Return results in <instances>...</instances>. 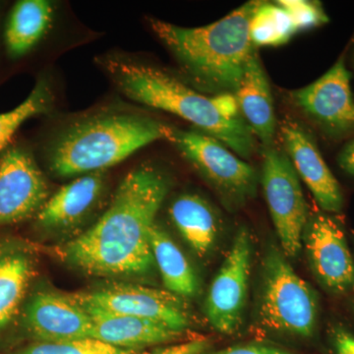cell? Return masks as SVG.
Instances as JSON below:
<instances>
[{
    "label": "cell",
    "mask_w": 354,
    "mask_h": 354,
    "mask_svg": "<svg viewBox=\"0 0 354 354\" xmlns=\"http://www.w3.org/2000/svg\"><path fill=\"white\" fill-rule=\"evenodd\" d=\"M106 185L104 171L76 177L48 198L37 215V225L55 234L76 227L101 201Z\"/></svg>",
    "instance_id": "15"
},
{
    "label": "cell",
    "mask_w": 354,
    "mask_h": 354,
    "mask_svg": "<svg viewBox=\"0 0 354 354\" xmlns=\"http://www.w3.org/2000/svg\"><path fill=\"white\" fill-rule=\"evenodd\" d=\"M297 31L290 15L278 2L262 1L249 28L253 46H278L288 43Z\"/></svg>",
    "instance_id": "22"
},
{
    "label": "cell",
    "mask_w": 354,
    "mask_h": 354,
    "mask_svg": "<svg viewBox=\"0 0 354 354\" xmlns=\"http://www.w3.org/2000/svg\"><path fill=\"white\" fill-rule=\"evenodd\" d=\"M169 190V179L155 167L140 165L132 169L121 181L101 218L58 248L60 257L88 276H152L157 267L150 232Z\"/></svg>",
    "instance_id": "1"
},
{
    "label": "cell",
    "mask_w": 354,
    "mask_h": 354,
    "mask_svg": "<svg viewBox=\"0 0 354 354\" xmlns=\"http://www.w3.org/2000/svg\"><path fill=\"white\" fill-rule=\"evenodd\" d=\"M50 185L32 153L12 147L0 158V227L38 215L50 198Z\"/></svg>",
    "instance_id": "11"
},
{
    "label": "cell",
    "mask_w": 354,
    "mask_h": 354,
    "mask_svg": "<svg viewBox=\"0 0 354 354\" xmlns=\"http://www.w3.org/2000/svg\"><path fill=\"white\" fill-rule=\"evenodd\" d=\"M144 351L118 348L99 339H74L57 342H35L10 354H141Z\"/></svg>",
    "instance_id": "24"
},
{
    "label": "cell",
    "mask_w": 354,
    "mask_h": 354,
    "mask_svg": "<svg viewBox=\"0 0 354 354\" xmlns=\"http://www.w3.org/2000/svg\"><path fill=\"white\" fill-rule=\"evenodd\" d=\"M204 354H293L277 346L263 344H243Z\"/></svg>",
    "instance_id": "27"
},
{
    "label": "cell",
    "mask_w": 354,
    "mask_h": 354,
    "mask_svg": "<svg viewBox=\"0 0 354 354\" xmlns=\"http://www.w3.org/2000/svg\"><path fill=\"white\" fill-rule=\"evenodd\" d=\"M339 167L346 174L354 176V139L348 142L341 151L339 156Z\"/></svg>",
    "instance_id": "29"
},
{
    "label": "cell",
    "mask_w": 354,
    "mask_h": 354,
    "mask_svg": "<svg viewBox=\"0 0 354 354\" xmlns=\"http://www.w3.org/2000/svg\"><path fill=\"white\" fill-rule=\"evenodd\" d=\"M23 327L36 342L88 339L92 335L90 315L70 295L41 290L30 297L24 308Z\"/></svg>",
    "instance_id": "13"
},
{
    "label": "cell",
    "mask_w": 354,
    "mask_h": 354,
    "mask_svg": "<svg viewBox=\"0 0 354 354\" xmlns=\"http://www.w3.org/2000/svg\"><path fill=\"white\" fill-rule=\"evenodd\" d=\"M37 271L31 247L14 239H0V333L19 311Z\"/></svg>",
    "instance_id": "17"
},
{
    "label": "cell",
    "mask_w": 354,
    "mask_h": 354,
    "mask_svg": "<svg viewBox=\"0 0 354 354\" xmlns=\"http://www.w3.org/2000/svg\"><path fill=\"white\" fill-rule=\"evenodd\" d=\"M330 344L335 354H354V334L342 326L332 330Z\"/></svg>",
    "instance_id": "28"
},
{
    "label": "cell",
    "mask_w": 354,
    "mask_h": 354,
    "mask_svg": "<svg viewBox=\"0 0 354 354\" xmlns=\"http://www.w3.org/2000/svg\"><path fill=\"white\" fill-rule=\"evenodd\" d=\"M212 342L207 339H193L171 344V346H160L153 351H144L141 354H204L211 348Z\"/></svg>",
    "instance_id": "26"
},
{
    "label": "cell",
    "mask_w": 354,
    "mask_h": 354,
    "mask_svg": "<svg viewBox=\"0 0 354 354\" xmlns=\"http://www.w3.org/2000/svg\"><path fill=\"white\" fill-rule=\"evenodd\" d=\"M259 315L268 330L305 339L314 335L318 324V293L274 247L263 264Z\"/></svg>",
    "instance_id": "5"
},
{
    "label": "cell",
    "mask_w": 354,
    "mask_h": 354,
    "mask_svg": "<svg viewBox=\"0 0 354 354\" xmlns=\"http://www.w3.org/2000/svg\"><path fill=\"white\" fill-rule=\"evenodd\" d=\"M234 95L242 118L254 136L260 139L266 148L271 147L276 132V116L269 81L256 50L248 58Z\"/></svg>",
    "instance_id": "18"
},
{
    "label": "cell",
    "mask_w": 354,
    "mask_h": 354,
    "mask_svg": "<svg viewBox=\"0 0 354 354\" xmlns=\"http://www.w3.org/2000/svg\"><path fill=\"white\" fill-rule=\"evenodd\" d=\"M281 135L286 155L319 207L326 213H341L344 208L341 185L326 164L311 135L293 121L285 123Z\"/></svg>",
    "instance_id": "14"
},
{
    "label": "cell",
    "mask_w": 354,
    "mask_h": 354,
    "mask_svg": "<svg viewBox=\"0 0 354 354\" xmlns=\"http://www.w3.org/2000/svg\"><path fill=\"white\" fill-rule=\"evenodd\" d=\"M53 101L50 86L46 81L41 80L19 106L0 113V155L4 152L14 134L26 121L35 116L50 113Z\"/></svg>",
    "instance_id": "23"
},
{
    "label": "cell",
    "mask_w": 354,
    "mask_h": 354,
    "mask_svg": "<svg viewBox=\"0 0 354 354\" xmlns=\"http://www.w3.org/2000/svg\"><path fill=\"white\" fill-rule=\"evenodd\" d=\"M304 244L310 268L317 281L330 293L354 291V260L346 235L327 214H317L307 221Z\"/></svg>",
    "instance_id": "12"
},
{
    "label": "cell",
    "mask_w": 354,
    "mask_h": 354,
    "mask_svg": "<svg viewBox=\"0 0 354 354\" xmlns=\"http://www.w3.org/2000/svg\"><path fill=\"white\" fill-rule=\"evenodd\" d=\"M79 304L114 314L160 323L178 332L189 328V312L180 298L167 290L132 283H113L90 291L71 293Z\"/></svg>",
    "instance_id": "9"
},
{
    "label": "cell",
    "mask_w": 354,
    "mask_h": 354,
    "mask_svg": "<svg viewBox=\"0 0 354 354\" xmlns=\"http://www.w3.org/2000/svg\"><path fill=\"white\" fill-rule=\"evenodd\" d=\"M261 3L251 0L204 27H180L153 18L149 24L197 88L214 95H234L255 50L249 28Z\"/></svg>",
    "instance_id": "2"
},
{
    "label": "cell",
    "mask_w": 354,
    "mask_h": 354,
    "mask_svg": "<svg viewBox=\"0 0 354 354\" xmlns=\"http://www.w3.org/2000/svg\"><path fill=\"white\" fill-rule=\"evenodd\" d=\"M252 242L246 227L235 235L230 252L209 286L205 314L218 333L232 335L241 328L248 299Z\"/></svg>",
    "instance_id": "8"
},
{
    "label": "cell",
    "mask_w": 354,
    "mask_h": 354,
    "mask_svg": "<svg viewBox=\"0 0 354 354\" xmlns=\"http://www.w3.org/2000/svg\"><path fill=\"white\" fill-rule=\"evenodd\" d=\"M179 234L193 252L204 257L215 244L218 223L213 209L197 194L177 197L169 209Z\"/></svg>",
    "instance_id": "19"
},
{
    "label": "cell",
    "mask_w": 354,
    "mask_h": 354,
    "mask_svg": "<svg viewBox=\"0 0 354 354\" xmlns=\"http://www.w3.org/2000/svg\"><path fill=\"white\" fill-rule=\"evenodd\" d=\"M80 305L92 321L91 337L118 348L145 351L151 346L177 342L185 334L147 319L111 313L88 305Z\"/></svg>",
    "instance_id": "16"
},
{
    "label": "cell",
    "mask_w": 354,
    "mask_h": 354,
    "mask_svg": "<svg viewBox=\"0 0 354 354\" xmlns=\"http://www.w3.org/2000/svg\"><path fill=\"white\" fill-rule=\"evenodd\" d=\"M102 65L121 94L131 101L188 121L239 157L252 155V131L243 118L235 120L223 113L218 95H203L165 70L134 60L108 57Z\"/></svg>",
    "instance_id": "3"
},
{
    "label": "cell",
    "mask_w": 354,
    "mask_h": 354,
    "mask_svg": "<svg viewBox=\"0 0 354 354\" xmlns=\"http://www.w3.org/2000/svg\"><path fill=\"white\" fill-rule=\"evenodd\" d=\"M150 245L167 290L177 297H194L200 288L196 272L176 242L157 223L151 230Z\"/></svg>",
    "instance_id": "21"
},
{
    "label": "cell",
    "mask_w": 354,
    "mask_h": 354,
    "mask_svg": "<svg viewBox=\"0 0 354 354\" xmlns=\"http://www.w3.org/2000/svg\"><path fill=\"white\" fill-rule=\"evenodd\" d=\"M277 2L288 13L297 32L329 22V17L319 2L306 0H281Z\"/></svg>",
    "instance_id": "25"
},
{
    "label": "cell",
    "mask_w": 354,
    "mask_h": 354,
    "mask_svg": "<svg viewBox=\"0 0 354 354\" xmlns=\"http://www.w3.org/2000/svg\"><path fill=\"white\" fill-rule=\"evenodd\" d=\"M169 142L218 193L230 207L256 196L258 174L230 148L196 129L171 127Z\"/></svg>",
    "instance_id": "6"
},
{
    "label": "cell",
    "mask_w": 354,
    "mask_h": 354,
    "mask_svg": "<svg viewBox=\"0 0 354 354\" xmlns=\"http://www.w3.org/2000/svg\"><path fill=\"white\" fill-rule=\"evenodd\" d=\"M353 307H354V302H353Z\"/></svg>",
    "instance_id": "30"
},
{
    "label": "cell",
    "mask_w": 354,
    "mask_h": 354,
    "mask_svg": "<svg viewBox=\"0 0 354 354\" xmlns=\"http://www.w3.org/2000/svg\"><path fill=\"white\" fill-rule=\"evenodd\" d=\"M53 8L46 0H20L7 21L4 39L7 53L19 58L41 41L53 20Z\"/></svg>",
    "instance_id": "20"
},
{
    "label": "cell",
    "mask_w": 354,
    "mask_h": 354,
    "mask_svg": "<svg viewBox=\"0 0 354 354\" xmlns=\"http://www.w3.org/2000/svg\"><path fill=\"white\" fill-rule=\"evenodd\" d=\"M171 127L134 113L97 115L66 128L48 150L50 171L75 177L104 171L140 149L160 140L169 141Z\"/></svg>",
    "instance_id": "4"
},
{
    "label": "cell",
    "mask_w": 354,
    "mask_h": 354,
    "mask_svg": "<svg viewBox=\"0 0 354 354\" xmlns=\"http://www.w3.org/2000/svg\"><path fill=\"white\" fill-rule=\"evenodd\" d=\"M261 183L283 253L295 258L304 247L308 208L299 177L286 152L266 148Z\"/></svg>",
    "instance_id": "7"
},
{
    "label": "cell",
    "mask_w": 354,
    "mask_h": 354,
    "mask_svg": "<svg viewBox=\"0 0 354 354\" xmlns=\"http://www.w3.org/2000/svg\"><path fill=\"white\" fill-rule=\"evenodd\" d=\"M351 74L342 55L323 76L290 93L300 111L332 137L354 135V97Z\"/></svg>",
    "instance_id": "10"
}]
</instances>
